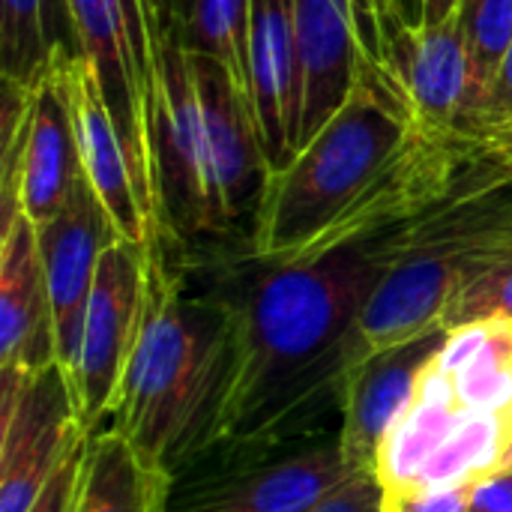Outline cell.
I'll use <instances>...</instances> for the list:
<instances>
[{"instance_id": "cell-1", "label": "cell", "mask_w": 512, "mask_h": 512, "mask_svg": "<svg viewBox=\"0 0 512 512\" xmlns=\"http://www.w3.org/2000/svg\"><path fill=\"white\" fill-rule=\"evenodd\" d=\"M438 210L267 264L246 300L234 303V360L213 447L258 444L285 429L321 393L339 390L345 342L357 315L384 276L417 246Z\"/></svg>"}, {"instance_id": "cell-2", "label": "cell", "mask_w": 512, "mask_h": 512, "mask_svg": "<svg viewBox=\"0 0 512 512\" xmlns=\"http://www.w3.org/2000/svg\"><path fill=\"white\" fill-rule=\"evenodd\" d=\"M234 360V306L192 300L156 225L144 240V303L108 429L150 468L177 480L213 450Z\"/></svg>"}, {"instance_id": "cell-3", "label": "cell", "mask_w": 512, "mask_h": 512, "mask_svg": "<svg viewBox=\"0 0 512 512\" xmlns=\"http://www.w3.org/2000/svg\"><path fill=\"white\" fill-rule=\"evenodd\" d=\"M414 126L396 72L360 48V72L345 105L267 177L252 222V255L264 264L294 258L387 171Z\"/></svg>"}, {"instance_id": "cell-4", "label": "cell", "mask_w": 512, "mask_h": 512, "mask_svg": "<svg viewBox=\"0 0 512 512\" xmlns=\"http://www.w3.org/2000/svg\"><path fill=\"white\" fill-rule=\"evenodd\" d=\"M512 252V168L438 210L417 246L384 276L345 342V372L360 360L444 330L456 291Z\"/></svg>"}, {"instance_id": "cell-5", "label": "cell", "mask_w": 512, "mask_h": 512, "mask_svg": "<svg viewBox=\"0 0 512 512\" xmlns=\"http://www.w3.org/2000/svg\"><path fill=\"white\" fill-rule=\"evenodd\" d=\"M72 51L60 48L36 87L6 84L3 102V219L24 210L33 225L54 219L84 180L75 99Z\"/></svg>"}, {"instance_id": "cell-6", "label": "cell", "mask_w": 512, "mask_h": 512, "mask_svg": "<svg viewBox=\"0 0 512 512\" xmlns=\"http://www.w3.org/2000/svg\"><path fill=\"white\" fill-rule=\"evenodd\" d=\"M78 57L93 69L129 153L138 192L156 219L150 93L156 75V9L150 0H66ZM159 222V219H156Z\"/></svg>"}, {"instance_id": "cell-7", "label": "cell", "mask_w": 512, "mask_h": 512, "mask_svg": "<svg viewBox=\"0 0 512 512\" xmlns=\"http://www.w3.org/2000/svg\"><path fill=\"white\" fill-rule=\"evenodd\" d=\"M156 219L174 243L216 234L201 102L180 24L156 21V75L150 93Z\"/></svg>"}, {"instance_id": "cell-8", "label": "cell", "mask_w": 512, "mask_h": 512, "mask_svg": "<svg viewBox=\"0 0 512 512\" xmlns=\"http://www.w3.org/2000/svg\"><path fill=\"white\" fill-rule=\"evenodd\" d=\"M81 435L60 366L39 375L0 372V512L30 510Z\"/></svg>"}, {"instance_id": "cell-9", "label": "cell", "mask_w": 512, "mask_h": 512, "mask_svg": "<svg viewBox=\"0 0 512 512\" xmlns=\"http://www.w3.org/2000/svg\"><path fill=\"white\" fill-rule=\"evenodd\" d=\"M141 303H144V246L114 240L99 258L96 282L84 315L78 366L69 378L78 408V423L84 432L102 429L114 408L138 336Z\"/></svg>"}, {"instance_id": "cell-10", "label": "cell", "mask_w": 512, "mask_h": 512, "mask_svg": "<svg viewBox=\"0 0 512 512\" xmlns=\"http://www.w3.org/2000/svg\"><path fill=\"white\" fill-rule=\"evenodd\" d=\"M189 63L201 102L213 225L216 234H222L240 216L258 213L270 165L264 156L249 90L222 60L210 54L189 51Z\"/></svg>"}, {"instance_id": "cell-11", "label": "cell", "mask_w": 512, "mask_h": 512, "mask_svg": "<svg viewBox=\"0 0 512 512\" xmlns=\"http://www.w3.org/2000/svg\"><path fill=\"white\" fill-rule=\"evenodd\" d=\"M384 63L396 72L417 126L483 138V87L456 18L441 27L399 21L387 39Z\"/></svg>"}, {"instance_id": "cell-12", "label": "cell", "mask_w": 512, "mask_h": 512, "mask_svg": "<svg viewBox=\"0 0 512 512\" xmlns=\"http://www.w3.org/2000/svg\"><path fill=\"white\" fill-rule=\"evenodd\" d=\"M36 240L54 312L57 366L72 378L99 258L114 240H120V234L90 183L81 180L66 207L54 219L36 225Z\"/></svg>"}, {"instance_id": "cell-13", "label": "cell", "mask_w": 512, "mask_h": 512, "mask_svg": "<svg viewBox=\"0 0 512 512\" xmlns=\"http://www.w3.org/2000/svg\"><path fill=\"white\" fill-rule=\"evenodd\" d=\"M354 474L360 471L348 465L339 438H333L195 486H174L168 512H306Z\"/></svg>"}, {"instance_id": "cell-14", "label": "cell", "mask_w": 512, "mask_h": 512, "mask_svg": "<svg viewBox=\"0 0 512 512\" xmlns=\"http://www.w3.org/2000/svg\"><path fill=\"white\" fill-rule=\"evenodd\" d=\"M444 339L447 330H432L396 348L378 351L345 372L339 384L342 426L336 438L354 471L375 474V456L384 435L408 408L423 369L438 354Z\"/></svg>"}, {"instance_id": "cell-15", "label": "cell", "mask_w": 512, "mask_h": 512, "mask_svg": "<svg viewBox=\"0 0 512 512\" xmlns=\"http://www.w3.org/2000/svg\"><path fill=\"white\" fill-rule=\"evenodd\" d=\"M51 366L57 336L36 225L15 210L0 234V372L39 375Z\"/></svg>"}, {"instance_id": "cell-16", "label": "cell", "mask_w": 512, "mask_h": 512, "mask_svg": "<svg viewBox=\"0 0 512 512\" xmlns=\"http://www.w3.org/2000/svg\"><path fill=\"white\" fill-rule=\"evenodd\" d=\"M249 96L270 174L300 150V72L294 0H252L249 9Z\"/></svg>"}, {"instance_id": "cell-17", "label": "cell", "mask_w": 512, "mask_h": 512, "mask_svg": "<svg viewBox=\"0 0 512 512\" xmlns=\"http://www.w3.org/2000/svg\"><path fill=\"white\" fill-rule=\"evenodd\" d=\"M300 147L345 105L360 72V33L348 0H294Z\"/></svg>"}, {"instance_id": "cell-18", "label": "cell", "mask_w": 512, "mask_h": 512, "mask_svg": "<svg viewBox=\"0 0 512 512\" xmlns=\"http://www.w3.org/2000/svg\"><path fill=\"white\" fill-rule=\"evenodd\" d=\"M69 75H72L75 126H78V150H81L84 180L102 201L120 240L144 246L147 234L159 222L150 216V210L138 192L129 153H126L123 138L111 120V111L96 84V75L78 54L72 57Z\"/></svg>"}, {"instance_id": "cell-19", "label": "cell", "mask_w": 512, "mask_h": 512, "mask_svg": "<svg viewBox=\"0 0 512 512\" xmlns=\"http://www.w3.org/2000/svg\"><path fill=\"white\" fill-rule=\"evenodd\" d=\"M174 477L150 468L114 429L90 432L75 512H168Z\"/></svg>"}, {"instance_id": "cell-20", "label": "cell", "mask_w": 512, "mask_h": 512, "mask_svg": "<svg viewBox=\"0 0 512 512\" xmlns=\"http://www.w3.org/2000/svg\"><path fill=\"white\" fill-rule=\"evenodd\" d=\"M435 366L477 411H512V321L486 318L447 330Z\"/></svg>"}, {"instance_id": "cell-21", "label": "cell", "mask_w": 512, "mask_h": 512, "mask_svg": "<svg viewBox=\"0 0 512 512\" xmlns=\"http://www.w3.org/2000/svg\"><path fill=\"white\" fill-rule=\"evenodd\" d=\"M60 48L78 54L66 0H0L3 84L36 87Z\"/></svg>"}, {"instance_id": "cell-22", "label": "cell", "mask_w": 512, "mask_h": 512, "mask_svg": "<svg viewBox=\"0 0 512 512\" xmlns=\"http://www.w3.org/2000/svg\"><path fill=\"white\" fill-rule=\"evenodd\" d=\"M249 9L252 0H192V12L180 27L183 45L222 60L249 90Z\"/></svg>"}, {"instance_id": "cell-23", "label": "cell", "mask_w": 512, "mask_h": 512, "mask_svg": "<svg viewBox=\"0 0 512 512\" xmlns=\"http://www.w3.org/2000/svg\"><path fill=\"white\" fill-rule=\"evenodd\" d=\"M456 21L468 39L474 69L483 87V105H486L492 78L512 45V0H462ZM480 132H483V120H480Z\"/></svg>"}, {"instance_id": "cell-24", "label": "cell", "mask_w": 512, "mask_h": 512, "mask_svg": "<svg viewBox=\"0 0 512 512\" xmlns=\"http://www.w3.org/2000/svg\"><path fill=\"white\" fill-rule=\"evenodd\" d=\"M486 318H510L512 321V252L477 270L453 297L444 315V330L486 321Z\"/></svg>"}, {"instance_id": "cell-25", "label": "cell", "mask_w": 512, "mask_h": 512, "mask_svg": "<svg viewBox=\"0 0 512 512\" xmlns=\"http://www.w3.org/2000/svg\"><path fill=\"white\" fill-rule=\"evenodd\" d=\"M87 444H90V432H84L69 453L63 456L60 468L54 471V477L48 480V486L42 489V495L33 501V507L27 512H75L78 504V486H81V471H84V456H87Z\"/></svg>"}, {"instance_id": "cell-26", "label": "cell", "mask_w": 512, "mask_h": 512, "mask_svg": "<svg viewBox=\"0 0 512 512\" xmlns=\"http://www.w3.org/2000/svg\"><path fill=\"white\" fill-rule=\"evenodd\" d=\"M354 9V21H357V33H360V48L384 63V51H387V39L393 33V27L402 21L396 0H348Z\"/></svg>"}, {"instance_id": "cell-27", "label": "cell", "mask_w": 512, "mask_h": 512, "mask_svg": "<svg viewBox=\"0 0 512 512\" xmlns=\"http://www.w3.org/2000/svg\"><path fill=\"white\" fill-rule=\"evenodd\" d=\"M306 512H384V489L375 474H354Z\"/></svg>"}, {"instance_id": "cell-28", "label": "cell", "mask_w": 512, "mask_h": 512, "mask_svg": "<svg viewBox=\"0 0 512 512\" xmlns=\"http://www.w3.org/2000/svg\"><path fill=\"white\" fill-rule=\"evenodd\" d=\"M471 486L450 489H417L396 498H384V512H468Z\"/></svg>"}, {"instance_id": "cell-29", "label": "cell", "mask_w": 512, "mask_h": 512, "mask_svg": "<svg viewBox=\"0 0 512 512\" xmlns=\"http://www.w3.org/2000/svg\"><path fill=\"white\" fill-rule=\"evenodd\" d=\"M507 129H512V45L492 78V87L483 105V138L492 144Z\"/></svg>"}, {"instance_id": "cell-30", "label": "cell", "mask_w": 512, "mask_h": 512, "mask_svg": "<svg viewBox=\"0 0 512 512\" xmlns=\"http://www.w3.org/2000/svg\"><path fill=\"white\" fill-rule=\"evenodd\" d=\"M468 512H512V468H501L471 486Z\"/></svg>"}, {"instance_id": "cell-31", "label": "cell", "mask_w": 512, "mask_h": 512, "mask_svg": "<svg viewBox=\"0 0 512 512\" xmlns=\"http://www.w3.org/2000/svg\"><path fill=\"white\" fill-rule=\"evenodd\" d=\"M459 6H462V0H423L420 24L441 27V24H447V21H453L459 15Z\"/></svg>"}, {"instance_id": "cell-32", "label": "cell", "mask_w": 512, "mask_h": 512, "mask_svg": "<svg viewBox=\"0 0 512 512\" xmlns=\"http://www.w3.org/2000/svg\"><path fill=\"white\" fill-rule=\"evenodd\" d=\"M396 6H399V15H402V21H405V24H411V27H417V24H420L423 0H396Z\"/></svg>"}, {"instance_id": "cell-33", "label": "cell", "mask_w": 512, "mask_h": 512, "mask_svg": "<svg viewBox=\"0 0 512 512\" xmlns=\"http://www.w3.org/2000/svg\"><path fill=\"white\" fill-rule=\"evenodd\" d=\"M162 24H177L174 21V0H150Z\"/></svg>"}, {"instance_id": "cell-34", "label": "cell", "mask_w": 512, "mask_h": 512, "mask_svg": "<svg viewBox=\"0 0 512 512\" xmlns=\"http://www.w3.org/2000/svg\"><path fill=\"white\" fill-rule=\"evenodd\" d=\"M492 147H495V150H498V153H501V156H504V159L510 162V168H512V129L501 132V135H498V138L492 141Z\"/></svg>"}, {"instance_id": "cell-35", "label": "cell", "mask_w": 512, "mask_h": 512, "mask_svg": "<svg viewBox=\"0 0 512 512\" xmlns=\"http://www.w3.org/2000/svg\"><path fill=\"white\" fill-rule=\"evenodd\" d=\"M189 12H192V0H174V21H177L180 27L186 24Z\"/></svg>"}]
</instances>
